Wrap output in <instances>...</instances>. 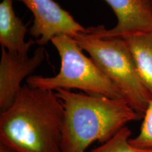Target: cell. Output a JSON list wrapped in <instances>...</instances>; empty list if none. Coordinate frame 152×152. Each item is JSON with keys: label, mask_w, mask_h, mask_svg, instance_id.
<instances>
[{"label": "cell", "mask_w": 152, "mask_h": 152, "mask_svg": "<svg viewBox=\"0 0 152 152\" xmlns=\"http://www.w3.org/2000/svg\"><path fill=\"white\" fill-rule=\"evenodd\" d=\"M0 152H17L12 148L6 146L4 144H0Z\"/></svg>", "instance_id": "obj_12"}, {"label": "cell", "mask_w": 152, "mask_h": 152, "mask_svg": "<svg viewBox=\"0 0 152 152\" xmlns=\"http://www.w3.org/2000/svg\"><path fill=\"white\" fill-rule=\"evenodd\" d=\"M117 17L118 23L110 30L104 26L87 28L98 37H121L152 32V0H104Z\"/></svg>", "instance_id": "obj_6"}, {"label": "cell", "mask_w": 152, "mask_h": 152, "mask_svg": "<svg viewBox=\"0 0 152 152\" xmlns=\"http://www.w3.org/2000/svg\"><path fill=\"white\" fill-rule=\"evenodd\" d=\"M73 38L119 89L125 102L143 118L152 94L142 80L125 39L93 35L87 28Z\"/></svg>", "instance_id": "obj_3"}, {"label": "cell", "mask_w": 152, "mask_h": 152, "mask_svg": "<svg viewBox=\"0 0 152 152\" xmlns=\"http://www.w3.org/2000/svg\"><path fill=\"white\" fill-rule=\"evenodd\" d=\"M64 109L61 152H85L103 144L127 123L142 118L124 99L58 89Z\"/></svg>", "instance_id": "obj_2"}, {"label": "cell", "mask_w": 152, "mask_h": 152, "mask_svg": "<svg viewBox=\"0 0 152 152\" xmlns=\"http://www.w3.org/2000/svg\"><path fill=\"white\" fill-rule=\"evenodd\" d=\"M16 1L23 3L33 13L34 21L29 33L40 47L47 45L56 36L66 35L73 37L86 30L54 0Z\"/></svg>", "instance_id": "obj_5"}, {"label": "cell", "mask_w": 152, "mask_h": 152, "mask_svg": "<svg viewBox=\"0 0 152 152\" xmlns=\"http://www.w3.org/2000/svg\"><path fill=\"white\" fill-rule=\"evenodd\" d=\"M131 134L129 128L123 127L113 137L91 152H152V149H142L132 145L130 143Z\"/></svg>", "instance_id": "obj_10"}, {"label": "cell", "mask_w": 152, "mask_h": 152, "mask_svg": "<svg viewBox=\"0 0 152 152\" xmlns=\"http://www.w3.org/2000/svg\"><path fill=\"white\" fill-rule=\"evenodd\" d=\"M123 39L132 53L142 80L152 94V32Z\"/></svg>", "instance_id": "obj_9"}, {"label": "cell", "mask_w": 152, "mask_h": 152, "mask_svg": "<svg viewBox=\"0 0 152 152\" xmlns=\"http://www.w3.org/2000/svg\"><path fill=\"white\" fill-rule=\"evenodd\" d=\"M45 49L39 47L31 57L1 48L0 61V111L9 109L21 89V83L45 59Z\"/></svg>", "instance_id": "obj_7"}, {"label": "cell", "mask_w": 152, "mask_h": 152, "mask_svg": "<svg viewBox=\"0 0 152 152\" xmlns=\"http://www.w3.org/2000/svg\"><path fill=\"white\" fill-rule=\"evenodd\" d=\"M51 42L61 58L59 72L53 77L29 76L26 79L28 85L52 91L75 89L88 94L124 99L119 89L92 58L85 56L73 37L61 35L55 37Z\"/></svg>", "instance_id": "obj_4"}, {"label": "cell", "mask_w": 152, "mask_h": 152, "mask_svg": "<svg viewBox=\"0 0 152 152\" xmlns=\"http://www.w3.org/2000/svg\"><path fill=\"white\" fill-rule=\"evenodd\" d=\"M130 143L138 148L152 149V99L144 114L140 132L135 137L130 139Z\"/></svg>", "instance_id": "obj_11"}, {"label": "cell", "mask_w": 152, "mask_h": 152, "mask_svg": "<svg viewBox=\"0 0 152 152\" xmlns=\"http://www.w3.org/2000/svg\"><path fill=\"white\" fill-rule=\"evenodd\" d=\"M64 118L54 91L23 85L0 114V144L17 152H61Z\"/></svg>", "instance_id": "obj_1"}, {"label": "cell", "mask_w": 152, "mask_h": 152, "mask_svg": "<svg viewBox=\"0 0 152 152\" xmlns=\"http://www.w3.org/2000/svg\"><path fill=\"white\" fill-rule=\"evenodd\" d=\"M27 27L15 13L13 0H3L0 4V44L11 53L27 55L33 39L25 41Z\"/></svg>", "instance_id": "obj_8"}]
</instances>
